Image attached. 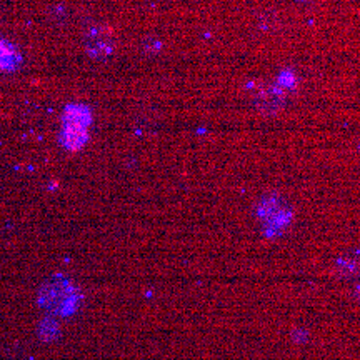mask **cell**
Here are the masks:
<instances>
[{
    "label": "cell",
    "instance_id": "obj_1",
    "mask_svg": "<svg viewBox=\"0 0 360 360\" xmlns=\"http://www.w3.org/2000/svg\"><path fill=\"white\" fill-rule=\"evenodd\" d=\"M19 64V56L11 44L0 40V72L13 70Z\"/></svg>",
    "mask_w": 360,
    "mask_h": 360
}]
</instances>
